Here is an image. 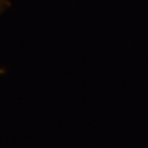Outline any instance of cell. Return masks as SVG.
Instances as JSON below:
<instances>
[{
	"label": "cell",
	"mask_w": 148,
	"mask_h": 148,
	"mask_svg": "<svg viewBox=\"0 0 148 148\" xmlns=\"http://www.w3.org/2000/svg\"><path fill=\"white\" fill-rule=\"evenodd\" d=\"M7 3H8V0H0V12L5 9Z\"/></svg>",
	"instance_id": "6da1fadb"
}]
</instances>
